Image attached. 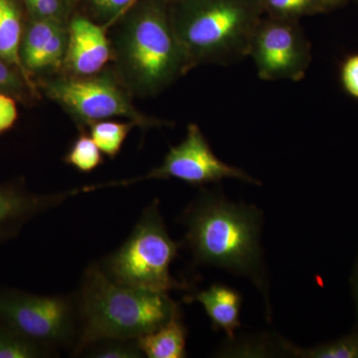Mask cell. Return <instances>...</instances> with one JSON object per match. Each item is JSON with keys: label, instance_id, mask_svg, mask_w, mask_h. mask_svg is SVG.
Returning <instances> with one entry per match:
<instances>
[{"label": "cell", "instance_id": "obj_1", "mask_svg": "<svg viewBox=\"0 0 358 358\" xmlns=\"http://www.w3.org/2000/svg\"><path fill=\"white\" fill-rule=\"evenodd\" d=\"M179 221L185 227L181 244L189 250L193 263L248 278L264 294L270 315L261 247L263 211L253 204L231 202L221 190L202 188Z\"/></svg>", "mask_w": 358, "mask_h": 358}, {"label": "cell", "instance_id": "obj_2", "mask_svg": "<svg viewBox=\"0 0 358 358\" xmlns=\"http://www.w3.org/2000/svg\"><path fill=\"white\" fill-rule=\"evenodd\" d=\"M110 45L115 75L133 96L157 95L192 70L166 0H141Z\"/></svg>", "mask_w": 358, "mask_h": 358}, {"label": "cell", "instance_id": "obj_3", "mask_svg": "<svg viewBox=\"0 0 358 358\" xmlns=\"http://www.w3.org/2000/svg\"><path fill=\"white\" fill-rule=\"evenodd\" d=\"M76 294L81 334L74 355L103 339H138L164 326L180 310L169 293L110 281L99 263L87 267Z\"/></svg>", "mask_w": 358, "mask_h": 358}, {"label": "cell", "instance_id": "obj_4", "mask_svg": "<svg viewBox=\"0 0 358 358\" xmlns=\"http://www.w3.org/2000/svg\"><path fill=\"white\" fill-rule=\"evenodd\" d=\"M169 6L192 69L248 57L254 32L265 15L261 0H180Z\"/></svg>", "mask_w": 358, "mask_h": 358}, {"label": "cell", "instance_id": "obj_5", "mask_svg": "<svg viewBox=\"0 0 358 358\" xmlns=\"http://www.w3.org/2000/svg\"><path fill=\"white\" fill-rule=\"evenodd\" d=\"M181 247L169 236L159 200L155 199L143 211L128 239L99 266L110 281L121 286L159 293L189 289L188 282L178 281L171 273Z\"/></svg>", "mask_w": 358, "mask_h": 358}, {"label": "cell", "instance_id": "obj_6", "mask_svg": "<svg viewBox=\"0 0 358 358\" xmlns=\"http://www.w3.org/2000/svg\"><path fill=\"white\" fill-rule=\"evenodd\" d=\"M40 89L47 98L60 106L80 127L122 117L143 129L169 127L173 122L150 117L134 107L131 94L112 71L92 76H63L42 80Z\"/></svg>", "mask_w": 358, "mask_h": 358}, {"label": "cell", "instance_id": "obj_7", "mask_svg": "<svg viewBox=\"0 0 358 358\" xmlns=\"http://www.w3.org/2000/svg\"><path fill=\"white\" fill-rule=\"evenodd\" d=\"M0 322L58 352H75L80 315L76 293L37 296L16 289L0 291Z\"/></svg>", "mask_w": 358, "mask_h": 358}, {"label": "cell", "instance_id": "obj_8", "mask_svg": "<svg viewBox=\"0 0 358 358\" xmlns=\"http://www.w3.org/2000/svg\"><path fill=\"white\" fill-rule=\"evenodd\" d=\"M178 179L190 185L203 186L225 178H234L251 185L262 182L252 178L243 169L229 166L212 152L208 141L196 124H189L185 140L171 148L162 164L141 178L114 181L105 185L87 186L88 192L98 188L128 186L150 179Z\"/></svg>", "mask_w": 358, "mask_h": 358}, {"label": "cell", "instance_id": "obj_9", "mask_svg": "<svg viewBox=\"0 0 358 358\" xmlns=\"http://www.w3.org/2000/svg\"><path fill=\"white\" fill-rule=\"evenodd\" d=\"M248 57L264 81L299 82L312 63V44L300 21L264 15L254 32Z\"/></svg>", "mask_w": 358, "mask_h": 358}, {"label": "cell", "instance_id": "obj_10", "mask_svg": "<svg viewBox=\"0 0 358 358\" xmlns=\"http://www.w3.org/2000/svg\"><path fill=\"white\" fill-rule=\"evenodd\" d=\"M112 60V45L105 25L84 16L68 24V47L63 67L73 76H92L102 72Z\"/></svg>", "mask_w": 358, "mask_h": 358}, {"label": "cell", "instance_id": "obj_11", "mask_svg": "<svg viewBox=\"0 0 358 358\" xmlns=\"http://www.w3.org/2000/svg\"><path fill=\"white\" fill-rule=\"evenodd\" d=\"M79 189L37 195L16 186H0V242L13 237L35 216L59 206Z\"/></svg>", "mask_w": 358, "mask_h": 358}, {"label": "cell", "instance_id": "obj_12", "mask_svg": "<svg viewBox=\"0 0 358 358\" xmlns=\"http://www.w3.org/2000/svg\"><path fill=\"white\" fill-rule=\"evenodd\" d=\"M242 300L239 292L221 284H213L203 291H192L183 298L186 303H199L210 319L212 329L225 331L228 339L234 338L235 331L241 327Z\"/></svg>", "mask_w": 358, "mask_h": 358}, {"label": "cell", "instance_id": "obj_13", "mask_svg": "<svg viewBox=\"0 0 358 358\" xmlns=\"http://www.w3.org/2000/svg\"><path fill=\"white\" fill-rule=\"evenodd\" d=\"M22 25L20 8L15 0H0V59L20 71L33 93H37L31 74L21 59Z\"/></svg>", "mask_w": 358, "mask_h": 358}, {"label": "cell", "instance_id": "obj_14", "mask_svg": "<svg viewBox=\"0 0 358 358\" xmlns=\"http://www.w3.org/2000/svg\"><path fill=\"white\" fill-rule=\"evenodd\" d=\"M187 327L179 310L173 319L152 333L136 339L143 357L148 358L186 357Z\"/></svg>", "mask_w": 358, "mask_h": 358}, {"label": "cell", "instance_id": "obj_15", "mask_svg": "<svg viewBox=\"0 0 358 358\" xmlns=\"http://www.w3.org/2000/svg\"><path fill=\"white\" fill-rule=\"evenodd\" d=\"M58 353L0 322V358L53 357Z\"/></svg>", "mask_w": 358, "mask_h": 358}, {"label": "cell", "instance_id": "obj_16", "mask_svg": "<svg viewBox=\"0 0 358 358\" xmlns=\"http://www.w3.org/2000/svg\"><path fill=\"white\" fill-rule=\"evenodd\" d=\"M65 23L66 21L32 17L21 41V59L28 72L52 35Z\"/></svg>", "mask_w": 358, "mask_h": 358}, {"label": "cell", "instance_id": "obj_17", "mask_svg": "<svg viewBox=\"0 0 358 358\" xmlns=\"http://www.w3.org/2000/svg\"><path fill=\"white\" fill-rule=\"evenodd\" d=\"M90 136L100 148L103 155L115 159L121 152L122 145L131 129L136 127L134 122H115L103 120L90 124Z\"/></svg>", "mask_w": 358, "mask_h": 358}, {"label": "cell", "instance_id": "obj_18", "mask_svg": "<svg viewBox=\"0 0 358 358\" xmlns=\"http://www.w3.org/2000/svg\"><path fill=\"white\" fill-rule=\"evenodd\" d=\"M285 352L301 358H358V334L338 339L327 345L301 348L282 339Z\"/></svg>", "mask_w": 358, "mask_h": 358}, {"label": "cell", "instance_id": "obj_19", "mask_svg": "<svg viewBox=\"0 0 358 358\" xmlns=\"http://www.w3.org/2000/svg\"><path fill=\"white\" fill-rule=\"evenodd\" d=\"M264 14L281 20H298L327 13L322 0H261Z\"/></svg>", "mask_w": 358, "mask_h": 358}, {"label": "cell", "instance_id": "obj_20", "mask_svg": "<svg viewBox=\"0 0 358 358\" xmlns=\"http://www.w3.org/2000/svg\"><path fill=\"white\" fill-rule=\"evenodd\" d=\"M64 162L80 173H92L103 164L102 152L90 134H81L66 152Z\"/></svg>", "mask_w": 358, "mask_h": 358}, {"label": "cell", "instance_id": "obj_21", "mask_svg": "<svg viewBox=\"0 0 358 358\" xmlns=\"http://www.w3.org/2000/svg\"><path fill=\"white\" fill-rule=\"evenodd\" d=\"M68 47V24L61 25L52 35L46 45L33 63L29 72H54L63 68Z\"/></svg>", "mask_w": 358, "mask_h": 358}, {"label": "cell", "instance_id": "obj_22", "mask_svg": "<svg viewBox=\"0 0 358 358\" xmlns=\"http://www.w3.org/2000/svg\"><path fill=\"white\" fill-rule=\"evenodd\" d=\"M79 357L93 358H141L136 339H103L87 346Z\"/></svg>", "mask_w": 358, "mask_h": 358}, {"label": "cell", "instance_id": "obj_23", "mask_svg": "<svg viewBox=\"0 0 358 358\" xmlns=\"http://www.w3.org/2000/svg\"><path fill=\"white\" fill-rule=\"evenodd\" d=\"M96 17L107 24H112L127 13L138 0H90Z\"/></svg>", "mask_w": 358, "mask_h": 358}, {"label": "cell", "instance_id": "obj_24", "mask_svg": "<svg viewBox=\"0 0 358 358\" xmlns=\"http://www.w3.org/2000/svg\"><path fill=\"white\" fill-rule=\"evenodd\" d=\"M25 88L34 94L26 83L20 71L0 59V93L20 96L24 93Z\"/></svg>", "mask_w": 358, "mask_h": 358}, {"label": "cell", "instance_id": "obj_25", "mask_svg": "<svg viewBox=\"0 0 358 358\" xmlns=\"http://www.w3.org/2000/svg\"><path fill=\"white\" fill-rule=\"evenodd\" d=\"M68 7L66 0H35L29 13L34 18L66 21Z\"/></svg>", "mask_w": 358, "mask_h": 358}, {"label": "cell", "instance_id": "obj_26", "mask_svg": "<svg viewBox=\"0 0 358 358\" xmlns=\"http://www.w3.org/2000/svg\"><path fill=\"white\" fill-rule=\"evenodd\" d=\"M341 82L343 90L358 100V53L348 56L341 67Z\"/></svg>", "mask_w": 358, "mask_h": 358}, {"label": "cell", "instance_id": "obj_27", "mask_svg": "<svg viewBox=\"0 0 358 358\" xmlns=\"http://www.w3.org/2000/svg\"><path fill=\"white\" fill-rule=\"evenodd\" d=\"M17 117V107L13 96L0 93V134L13 128Z\"/></svg>", "mask_w": 358, "mask_h": 358}, {"label": "cell", "instance_id": "obj_28", "mask_svg": "<svg viewBox=\"0 0 358 358\" xmlns=\"http://www.w3.org/2000/svg\"><path fill=\"white\" fill-rule=\"evenodd\" d=\"M350 0H322L327 13L334 10V9L339 8V7L345 6Z\"/></svg>", "mask_w": 358, "mask_h": 358}, {"label": "cell", "instance_id": "obj_29", "mask_svg": "<svg viewBox=\"0 0 358 358\" xmlns=\"http://www.w3.org/2000/svg\"><path fill=\"white\" fill-rule=\"evenodd\" d=\"M355 300H357V315H358V262H357V271H355Z\"/></svg>", "mask_w": 358, "mask_h": 358}, {"label": "cell", "instance_id": "obj_30", "mask_svg": "<svg viewBox=\"0 0 358 358\" xmlns=\"http://www.w3.org/2000/svg\"><path fill=\"white\" fill-rule=\"evenodd\" d=\"M23 1H24L28 10H30L32 8L33 4H34L35 0H23Z\"/></svg>", "mask_w": 358, "mask_h": 358}, {"label": "cell", "instance_id": "obj_31", "mask_svg": "<svg viewBox=\"0 0 358 358\" xmlns=\"http://www.w3.org/2000/svg\"><path fill=\"white\" fill-rule=\"evenodd\" d=\"M169 4L176 3V2L180 1V0H166Z\"/></svg>", "mask_w": 358, "mask_h": 358}, {"label": "cell", "instance_id": "obj_32", "mask_svg": "<svg viewBox=\"0 0 358 358\" xmlns=\"http://www.w3.org/2000/svg\"><path fill=\"white\" fill-rule=\"evenodd\" d=\"M67 1H68V6H71V4H72V3H73V2L76 1V0H67Z\"/></svg>", "mask_w": 358, "mask_h": 358}, {"label": "cell", "instance_id": "obj_33", "mask_svg": "<svg viewBox=\"0 0 358 358\" xmlns=\"http://www.w3.org/2000/svg\"><path fill=\"white\" fill-rule=\"evenodd\" d=\"M357 1H358V0H357Z\"/></svg>", "mask_w": 358, "mask_h": 358}]
</instances>
